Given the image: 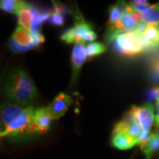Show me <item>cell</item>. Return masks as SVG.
<instances>
[{
	"label": "cell",
	"mask_w": 159,
	"mask_h": 159,
	"mask_svg": "<svg viewBox=\"0 0 159 159\" xmlns=\"http://www.w3.org/2000/svg\"><path fill=\"white\" fill-rule=\"evenodd\" d=\"M125 2L116 3L111 5L109 8V18L107 29L111 28L119 22L125 11Z\"/></svg>",
	"instance_id": "15"
},
{
	"label": "cell",
	"mask_w": 159,
	"mask_h": 159,
	"mask_svg": "<svg viewBox=\"0 0 159 159\" xmlns=\"http://www.w3.org/2000/svg\"><path fill=\"white\" fill-rule=\"evenodd\" d=\"M159 47V41H158V48Z\"/></svg>",
	"instance_id": "25"
},
{
	"label": "cell",
	"mask_w": 159,
	"mask_h": 159,
	"mask_svg": "<svg viewBox=\"0 0 159 159\" xmlns=\"http://www.w3.org/2000/svg\"><path fill=\"white\" fill-rule=\"evenodd\" d=\"M148 99L150 102H157L159 100V86H152L148 92Z\"/></svg>",
	"instance_id": "19"
},
{
	"label": "cell",
	"mask_w": 159,
	"mask_h": 159,
	"mask_svg": "<svg viewBox=\"0 0 159 159\" xmlns=\"http://www.w3.org/2000/svg\"><path fill=\"white\" fill-rule=\"evenodd\" d=\"M147 159H150L156 152H159V132L150 134L144 143L139 145Z\"/></svg>",
	"instance_id": "13"
},
{
	"label": "cell",
	"mask_w": 159,
	"mask_h": 159,
	"mask_svg": "<svg viewBox=\"0 0 159 159\" xmlns=\"http://www.w3.org/2000/svg\"><path fill=\"white\" fill-rule=\"evenodd\" d=\"M1 138H2V132L0 130V140H1Z\"/></svg>",
	"instance_id": "24"
},
{
	"label": "cell",
	"mask_w": 159,
	"mask_h": 159,
	"mask_svg": "<svg viewBox=\"0 0 159 159\" xmlns=\"http://www.w3.org/2000/svg\"><path fill=\"white\" fill-rule=\"evenodd\" d=\"M85 54L89 59L102 55L106 51V47L102 43L91 42L85 46Z\"/></svg>",
	"instance_id": "16"
},
{
	"label": "cell",
	"mask_w": 159,
	"mask_h": 159,
	"mask_svg": "<svg viewBox=\"0 0 159 159\" xmlns=\"http://www.w3.org/2000/svg\"><path fill=\"white\" fill-rule=\"evenodd\" d=\"M111 144L119 150H127L139 144V142L125 133L113 134Z\"/></svg>",
	"instance_id": "12"
},
{
	"label": "cell",
	"mask_w": 159,
	"mask_h": 159,
	"mask_svg": "<svg viewBox=\"0 0 159 159\" xmlns=\"http://www.w3.org/2000/svg\"><path fill=\"white\" fill-rule=\"evenodd\" d=\"M85 46L84 43L75 44L71 52V69H72V81L75 82L79 76L80 69L86 59Z\"/></svg>",
	"instance_id": "9"
},
{
	"label": "cell",
	"mask_w": 159,
	"mask_h": 159,
	"mask_svg": "<svg viewBox=\"0 0 159 159\" xmlns=\"http://www.w3.org/2000/svg\"><path fill=\"white\" fill-rule=\"evenodd\" d=\"M2 93L16 104L31 106L38 90L30 75L21 68H14L4 75L0 83Z\"/></svg>",
	"instance_id": "2"
},
{
	"label": "cell",
	"mask_w": 159,
	"mask_h": 159,
	"mask_svg": "<svg viewBox=\"0 0 159 159\" xmlns=\"http://www.w3.org/2000/svg\"><path fill=\"white\" fill-rule=\"evenodd\" d=\"M112 42L115 50L125 56H136L144 52L139 35L133 32L118 35Z\"/></svg>",
	"instance_id": "4"
},
{
	"label": "cell",
	"mask_w": 159,
	"mask_h": 159,
	"mask_svg": "<svg viewBox=\"0 0 159 159\" xmlns=\"http://www.w3.org/2000/svg\"><path fill=\"white\" fill-rule=\"evenodd\" d=\"M11 39L14 41L17 44L26 48L28 51L33 49H37L35 44V39L33 35L29 31L26 30L19 25L15 30Z\"/></svg>",
	"instance_id": "11"
},
{
	"label": "cell",
	"mask_w": 159,
	"mask_h": 159,
	"mask_svg": "<svg viewBox=\"0 0 159 159\" xmlns=\"http://www.w3.org/2000/svg\"><path fill=\"white\" fill-rule=\"evenodd\" d=\"M35 108L13 102L0 105V122L3 125L2 137L20 139L38 134L34 122Z\"/></svg>",
	"instance_id": "1"
},
{
	"label": "cell",
	"mask_w": 159,
	"mask_h": 159,
	"mask_svg": "<svg viewBox=\"0 0 159 159\" xmlns=\"http://www.w3.org/2000/svg\"><path fill=\"white\" fill-rule=\"evenodd\" d=\"M128 116L134 119L142 129L143 134H150L154 122V108L151 103L132 106Z\"/></svg>",
	"instance_id": "5"
},
{
	"label": "cell",
	"mask_w": 159,
	"mask_h": 159,
	"mask_svg": "<svg viewBox=\"0 0 159 159\" xmlns=\"http://www.w3.org/2000/svg\"><path fill=\"white\" fill-rule=\"evenodd\" d=\"M148 27V25L142 22V21H139V23L136 24V25L135 26L134 29L133 30V33H134L136 35H142L144 33L147 28Z\"/></svg>",
	"instance_id": "21"
},
{
	"label": "cell",
	"mask_w": 159,
	"mask_h": 159,
	"mask_svg": "<svg viewBox=\"0 0 159 159\" xmlns=\"http://www.w3.org/2000/svg\"><path fill=\"white\" fill-rule=\"evenodd\" d=\"M73 17L75 19L74 27L66 30L61 35V40L69 44L85 43L86 41H94L97 39V35L93 30L92 26L87 23L83 19L79 10L73 9Z\"/></svg>",
	"instance_id": "3"
},
{
	"label": "cell",
	"mask_w": 159,
	"mask_h": 159,
	"mask_svg": "<svg viewBox=\"0 0 159 159\" xmlns=\"http://www.w3.org/2000/svg\"><path fill=\"white\" fill-rule=\"evenodd\" d=\"M72 103L73 99L69 95L63 92L57 95L49 106H47L53 120H57L64 116Z\"/></svg>",
	"instance_id": "6"
},
{
	"label": "cell",
	"mask_w": 159,
	"mask_h": 159,
	"mask_svg": "<svg viewBox=\"0 0 159 159\" xmlns=\"http://www.w3.org/2000/svg\"><path fill=\"white\" fill-rule=\"evenodd\" d=\"M20 4L21 1L18 0H0V10L16 15Z\"/></svg>",
	"instance_id": "17"
},
{
	"label": "cell",
	"mask_w": 159,
	"mask_h": 159,
	"mask_svg": "<svg viewBox=\"0 0 159 159\" xmlns=\"http://www.w3.org/2000/svg\"><path fill=\"white\" fill-rule=\"evenodd\" d=\"M65 14L61 12L54 11L52 12L50 18H49V22L52 25L55 27H61L64 25Z\"/></svg>",
	"instance_id": "18"
},
{
	"label": "cell",
	"mask_w": 159,
	"mask_h": 159,
	"mask_svg": "<svg viewBox=\"0 0 159 159\" xmlns=\"http://www.w3.org/2000/svg\"><path fill=\"white\" fill-rule=\"evenodd\" d=\"M150 76L152 80L156 83H159V64L150 63Z\"/></svg>",
	"instance_id": "20"
},
{
	"label": "cell",
	"mask_w": 159,
	"mask_h": 159,
	"mask_svg": "<svg viewBox=\"0 0 159 159\" xmlns=\"http://www.w3.org/2000/svg\"><path fill=\"white\" fill-rule=\"evenodd\" d=\"M130 2L136 5H145V4L147 3H149L148 1H145V0H143V1H133V2Z\"/></svg>",
	"instance_id": "23"
},
{
	"label": "cell",
	"mask_w": 159,
	"mask_h": 159,
	"mask_svg": "<svg viewBox=\"0 0 159 159\" xmlns=\"http://www.w3.org/2000/svg\"><path fill=\"white\" fill-rule=\"evenodd\" d=\"M142 22L149 26H159V2L150 5L141 13Z\"/></svg>",
	"instance_id": "14"
},
{
	"label": "cell",
	"mask_w": 159,
	"mask_h": 159,
	"mask_svg": "<svg viewBox=\"0 0 159 159\" xmlns=\"http://www.w3.org/2000/svg\"><path fill=\"white\" fill-rule=\"evenodd\" d=\"M125 133L139 142V137L142 134V129L134 119L127 116L126 118L117 123L113 130V134ZM139 145V144H138Z\"/></svg>",
	"instance_id": "8"
},
{
	"label": "cell",
	"mask_w": 159,
	"mask_h": 159,
	"mask_svg": "<svg viewBox=\"0 0 159 159\" xmlns=\"http://www.w3.org/2000/svg\"><path fill=\"white\" fill-rule=\"evenodd\" d=\"M52 117L49 114L47 107L35 109L34 122L38 134H44L49 130Z\"/></svg>",
	"instance_id": "10"
},
{
	"label": "cell",
	"mask_w": 159,
	"mask_h": 159,
	"mask_svg": "<svg viewBox=\"0 0 159 159\" xmlns=\"http://www.w3.org/2000/svg\"><path fill=\"white\" fill-rule=\"evenodd\" d=\"M36 8L27 2L21 1V4L17 12L19 26L23 27L26 30L30 32Z\"/></svg>",
	"instance_id": "7"
},
{
	"label": "cell",
	"mask_w": 159,
	"mask_h": 159,
	"mask_svg": "<svg viewBox=\"0 0 159 159\" xmlns=\"http://www.w3.org/2000/svg\"><path fill=\"white\" fill-rule=\"evenodd\" d=\"M155 125L159 129V100L156 102V114L155 116Z\"/></svg>",
	"instance_id": "22"
}]
</instances>
